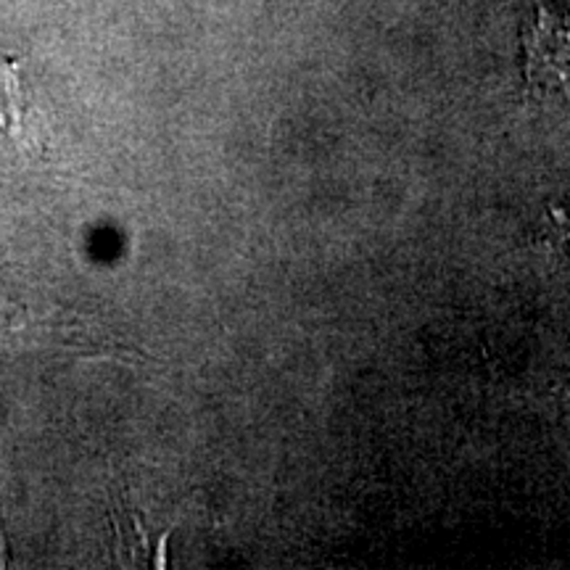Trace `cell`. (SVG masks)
Masks as SVG:
<instances>
[{"mask_svg":"<svg viewBox=\"0 0 570 570\" xmlns=\"http://www.w3.org/2000/svg\"><path fill=\"white\" fill-rule=\"evenodd\" d=\"M525 80L537 92H570V11L541 6L523 30Z\"/></svg>","mask_w":570,"mask_h":570,"instance_id":"obj_1","label":"cell"},{"mask_svg":"<svg viewBox=\"0 0 570 570\" xmlns=\"http://www.w3.org/2000/svg\"><path fill=\"white\" fill-rule=\"evenodd\" d=\"M48 309H30L27 304L21 302H6V296L0 294V325L3 320H9L3 327V338H21V341H32V338H42L48 341L56 333H63L67 336L69 331H77V327H61V317L48 320Z\"/></svg>","mask_w":570,"mask_h":570,"instance_id":"obj_2","label":"cell"}]
</instances>
